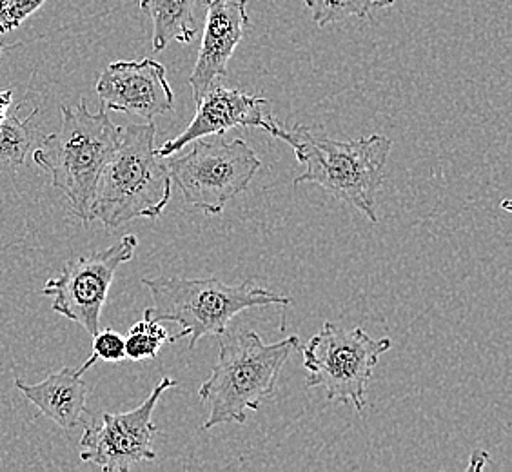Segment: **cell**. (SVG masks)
Instances as JSON below:
<instances>
[{
  "instance_id": "1",
  "label": "cell",
  "mask_w": 512,
  "mask_h": 472,
  "mask_svg": "<svg viewBox=\"0 0 512 472\" xmlns=\"http://www.w3.org/2000/svg\"><path fill=\"white\" fill-rule=\"evenodd\" d=\"M271 137L280 138L295 151L296 162L306 171L293 180L295 186L316 184L331 197L355 207L367 220L378 224L376 195L384 186L385 166L393 140L384 135L340 142L315 137L306 126L286 128L276 122Z\"/></svg>"
},
{
  "instance_id": "2",
  "label": "cell",
  "mask_w": 512,
  "mask_h": 472,
  "mask_svg": "<svg viewBox=\"0 0 512 472\" xmlns=\"http://www.w3.org/2000/svg\"><path fill=\"white\" fill-rule=\"evenodd\" d=\"M217 364L198 396L209 404L202 431L226 423H246L247 413H258L275 396L278 378L298 349V336L266 344L255 331H237L218 336Z\"/></svg>"
},
{
  "instance_id": "3",
  "label": "cell",
  "mask_w": 512,
  "mask_h": 472,
  "mask_svg": "<svg viewBox=\"0 0 512 472\" xmlns=\"http://www.w3.org/2000/svg\"><path fill=\"white\" fill-rule=\"evenodd\" d=\"M60 118L59 131L42 140L33 160L50 173L51 184L88 226L100 175L119 146L122 128L113 124L102 106L99 113H91L86 99L77 108L60 106Z\"/></svg>"
},
{
  "instance_id": "4",
  "label": "cell",
  "mask_w": 512,
  "mask_h": 472,
  "mask_svg": "<svg viewBox=\"0 0 512 472\" xmlns=\"http://www.w3.org/2000/svg\"><path fill=\"white\" fill-rule=\"evenodd\" d=\"M153 122L122 129L120 142L100 175L91 207V220L120 227L135 218H158L173 191L168 162L155 148Z\"/></svg>"
},
{
  "instance_id": "5",
  "label": "cell",
  "mask_w": 512,
  "mask_h": 472,
  "mask_svg": "<svg viewBox=\"0 0 512 472\" xmlns=\"http://www.w3.org/2000/svg\"><path fill=\"white\" fill-rule=\"evenodd\" d=\"M142 284L153 298V305L144 311V316L160 324L180 325L182 331L169 336V344L189 338V351L204 336L224 335L231 320L247 309L293 304V298L255 286L253 282L229 286L218 278L158 276L142 278Z\"/></svg>"
},
{
  "instance_id": "6",
  "label": "cell",
  "mask_w": 512,
  "mask_h": 472,
  "mask_svg": "<svg viewBox=\"0 0 512 472\" xmlns=\"http://www.w3.org/2000/svg\"><path fill=\"white\" fill-rule=\"evenodd\" d=\"M391 347V338H373L362 327L344 329L324 322L322 331L302 349L306 385L309 389L322 387L329 402L353 405L358 413H364L373 371Z\"/></svg>"
},
{
  "instance_id": "7",
  "label": "cell",
  "mask_w": 512,
  "mask_h": 472,
  "mask_svg": "<svg viewBox=\"0 0 512 472\" xmlns=\"http://www.w3.org/2000/svg\"><path fill=\"white\" fill-rule=\"evenodd\" d=\"M191 144L188 153L169 158L171 180L189 206L206 215H222L227 202L251 186L262 162L244 138L226 142L222 135H213Z\"/></svg>"
},
{
  "instance_id": "8",
  "label": "cell",
  "mask_w": 512,
  "mask_h": 472,
  "mask_svg": "<svg viewBox=\"0 0 512 472\" xmlns=\"http://www.w3.org/2000/svg\"><path fill=\"white\" fill-rule=\"evenodd\" d=\"M137 246V236L126 235L115 246L71 258L62 273L42 287V295L53 300L51 309L57 315L84 327L89 335H97L115 275L122 264L135 256Z\"/></svg>"
},
{
  "instance_id": "9",
  "label": "cell",
  "mask_w": 512,
  "mask_h": 472,
  "mask_svg": "<svg viewBox=\"0 0 512 472\" xmlns=\"http://www.w3.org/2000/svg\"><path fill=\"white\" fill-rule=\"evenodd\" d=\"M177 385V380L164 376L137 409L104 413L99 423L86 425L80 438V460L95 463L106 472L129 471L135 463L155 460L153 440L158 429L153 413L162 394Z\"/></svg>"
},
{
  "instance_id": "10",
  "label": "cell",
  "mask_w": 512,
  "mask_h": 472,
  "mask_svg": "<svg viewBox=\"0 0 512 472\" xmlns=\"http://www.w3.org/2000/svg\"><path fill=\"white\" fill-rule=\"evenodd\" d=\"M100 106L153 122L173 109L175 95L166 66L157 60H119L104 68L97 80Z\"/></svg>"
},
{
  "instance_id": "11",
  "label": "cell",
  "mask_w": 512,
  "mask_h": 472,
  "mask_svg": "<svg viewBox=\"0 0 512 472\" xmlns=\"http://www.w3.org/2000/svg\"><path fill=\"white\" fill-rule=\"evenodd\" d=\"M276 122L278 120L273 117L269 102L264 97H255L246 91L226 88L215 82L197 100V113L188 128L178 137L164 142L157 153L162 158L173 157L197 138L213 135L224 137L233 128H260L271 135Z\"/></svg>"
},
{
  "instance_id": "12",
  "label": "cell",
  "mask_w": 512,
  "mask_h": 472,
  "mask_svg": "<svg viewBox=\"0 0 512 472\" xmlns=\"http://www.w3.org/2000/svg\"><path fill=\"white\" fill-rule=\"evenodd\" d=\"M249 28L247 0H206V22L197 62L189 77L197 102L218 79L227 77V66Z\"/></svg>"
},
{
  "instance_id": "13",
  "label": "cell",
  "mask_w": 512,
  "mask_h": 472,
  "mask_svg": "<svg viewBox=\"0 0 512 472\" xmlns=\"http://www.w3.org/2000/svg\"><path fill=\"white\" fill-rule=\"evenodd\" d=\"M82 376L84 374H80L79 369L64 367L39 384H24L17 378L15 385L40 413L69 433L82 422L86 413L88 387Z\"/></svg>"
},
{
  "instance_id": "14",
  "label": "cell",
  "mask_w": 512,
  "mask_h": 472,
  "mask_svg": "<svg viewBox=\"0 0 512 472\" xmlns=\"http://www.w3.org/2000/svg\"><path fill=\"white\" fill-rule=\"evenodd\" d=\"M198 0H140V10L153 22V51L162 53L171 42L189 44L198 33Z\"/></svg>"
},
{
  "instance_id": "15",
  "label": "cell",
  "mask_w": 512,
  "mask_h": 472,
  "mask_svg": "<svg viewBox=\"0 0 512 472\" xmlns=\"http://www.w3.org/2000/svg\"><path fill=\"white\" fill-rule=\"evenodd\" d=\"M24 104H19L0 122V162L11 166H22L33 144L31 120L37 117L39 109H33L28 118H20L19 111Z\"/></svg>"
},
{
  "instance_id": "16",
  "label": "cell",
  "mask_w": 512,
  "mask_h": 472,
  "mask_svg": "<svg viewBox=\"0 0 512 472\" xmlns=\"http://www.w3.org/2000/svg\"><path fill=\"white\" fill-rule=\"evenodd\" d=\"M311 11L313 22L318 26H327L333 22H342L349 17L365 19L375 8H389L387 0H304Z\"/></svg>"
},
{
  "instance_id": "17",
  "label": "cell",
  "mask_w": 512,
  "mask_h": 472,
  "mask_svg": "<svg viewBox=\"0 0 512 472\" xmlns=\"http://www.w3.org/2000/svg\"><path fill=\"white\" fill-rule=\"evenodd\" d=\"M124 342H126V360L142 362V360L157 358L158 351L164 347V344H169V335L166 327H162L160 322L144 316V320H140L129 329Z\"/></svg>"
},
{
  "instance_id": "18",
  "label": "cell",
  "mask_w": 512,
  "mask_h": 472,
  "mask_svg": "<svg viewBox=\"0 0 512 472\" xmlns=\"http://www.w3.org/2000/svg\"><path fill=\"white\" fill-rule=\"evenodd\" d=\"M44 4L46 0H0V35L20 28V24Z\"/></svg>"
},
{
  "instance_id": "19",
  "label": "cell",
  "mask_w": 512,
  "mask_h": 472,
  "mask_svg": "<svg viewBox=\"0 0 512 472\" xmlns=\"http://www.w3.org/2000/svg\"><path fill=\"white\" fill-rule=\"evenodd\" d=\"M95 364L102 362H111L117 364L126 360V342L124 336L113 331V329H104L97 335H93V345H91V356H89Z\"/></svg>"
},
{
  "instance_id": "20",
  "label": "cell",
  "mask_w": 512,
  "mask_h": 472,
  "mask_svg": "<svg viewBox=\"0 0 512 472\" xmlns=\"http://www.w3.org/2000/svg\"><path fill=\"white\" fill-rule=\"evenodd\" d=\"M11 99H13V91L11 89H0V122L8 115L10 111Z\"/></svg>"
},
{
  "instance_id": "21",
  "label": "cell",
  "mask_w": 512,
  "mask_h": 472,
  "mask_svg": "<svg viewBox=\"0 0 512 472\" xmlns=\"http://www.w3.org/2000/svg\"><path fill=\"white\" fill-rule=\"evenodd\" d=\"M474 462L473 465H469V469H482L483 465H485V458H487V454L480 453V451H476V453L473 454Z\"/></svg>"
},
{
  "instance_id": "22",
  "label": "cell",
  "mask_w": 512,
  "mask_h": 472,
  "mask_svg": "<svg viewBox=\"0 0 512 472\" xmlns=\"http://www.w3.org/2000/svg\"><path fill=\"white\" fill-rule=\"evenodd\" d=\"M4 48H6V44L0 40V57H2V51H4Z\"/></svg>"
},
{
  "instance_id": "23",
  "label": "cell",
  "mask_w": 512,
  "mask_h": 472,
  "mask_svg": "<svg viewBox=\"0 0 512 472\" xmlns=\"http://www.w3.org/2000/svg\"><path fill=\"white\" fill-rule=\"evenodd\" d=\"M387 4H389V6H393L394 0H387Z\"/></svg>"
}]
</instances>
